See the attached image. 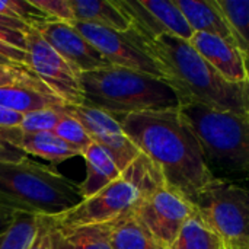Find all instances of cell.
<instances>
[{
	"mask_svg": "<svg viewBox=\"0 0 249 249\" xmlns=\"http://www.w3.org/2000/svg\"><path fill=\"white\" fill-rule=\"evenodd\" d=\"M175 3L194 34L216 35L236 45L231 23L217 0H175Z\"/></svg>",
	"mask_w": 249,
	"mask_h": 249,
	"instance_id": "9a60e30c",
	"label": "cell"
},
{
	"mask_svg": "<svg viewBox=\"0 0 249 249\" xmlns=\"http://www.w3.org/2000/svg\"><path fill=\"white\" fill-rule=\"evenodd\" d=\"M22 114L9 111L3 107H0V125L1 127H19L22 121Z\"/></svg>",
	"mask_w": 249,
	"mask_h": 249,
	"instance_id": "d6a6232c",
	"label": "cell"
},
{
	"mask_svg": "<svg viewBox=\"0 0 249 249\" xmlns=\"http://www.w3.org/2000/svg\"><path fill=\"white\" fill-rule=\"evenodd\" d=\"M83 105L121 118L144 111L181 108L175 92L162 79L108 66L82 73Z\"/></svg>",
	"mask_w": 249,
	"mask_h": 249,
	"instance_id": "3957f363",
	"label": "cell"
},
{
	"mask_svg": "<svg viewBox=\"0 0 249 249\" xmlns=\"http://www.w3.org/2000/svg\"><path fill=\"white\" fill-rule=\"evenodd\" d=\"M182 115L198 137L207 162L232 172L249 174V114L184 107Z\"/></svg>",
	"mask_w": 249,
	"mask_h": 249,
	"instance_id": "5b68a950",
	"label": "cell"
},
{
	"mask_svg": "<svg viewBox=\"0 0 249 249\" xmlns=\"http://www.w3.org/2000/svg\"><path fill=\"white\" fill-rule=\"evenodd\" d=\"M0 57L13 64L28 67L25 34L0 26Z\"/></svg>",
	"mask_w": 249,
	"mask_h": 249,
	"instance_id": "484cf974",
	"label": "cell"
},
{
	"mask_svg": "<svg viewBox=\"0 0 249 249\" xmlns=\"http://www.w3.org/2000/svg\"><path fill=\"white\" fill-rule=\"evenodd\" d=\"M76 22H85L120 32L131 29V23L115 0H70Z\"/></svg>",
	"mask_w": 249,
	"mask_h": 249,
	"instance_id": "ac0fdd59",
	"label": "cell"
},
{
	"mask_svg": "<svg viewBox=\"0 0 249 249\" xmlns=\"http://www.w3.org/2000/svg\"><path fill=\"white\" fill-rule=\"evenodd\" d=\"M39 217L16 213L12 225L0 233V249H28L38 232Z\"/></svg>",
	"mask_w": 249,
	"mask_h": 249,
	"instance_id": "d4e9b609",
	"label": "cell"
},
{
	"mask_svg": "<svg viewBox=\"0 0 249 249\" xmlns=\"http://www.w3.org/2000/svg\"><path fill=\"white\" fill-rule=\"evenodd\" d=\"M136 36L158 64L163 82L175 92L181 108L201 107L219 112L249 114V82L226 80L190 41L169 34L155 38L139 34Z\"/></svg>",
	"mask_w": 249,
	"mask_h": 249,
	"instance_id": "7a4b0ae2",
	"label": "cell"
},
{
	"mask_svg": "<svg viewBox=\"0 0 249 249\" xmlns=\"http://www.w3.org/2000/svg\"><path fill=\"white\" fill-rule=\"evenodd\" d=\"M82 156L86 162V178L77 185V188L85 200L118 179L121 171L114 163L111 156L96 143H92L82 153Z\"/></svg>",
	"mask_w": 249,
	"mask_h": 249,
	"instance_id": "e0dca14e",
	"label": "cell"
},
{
	"mask_svg": "<svg viewBox=\"0 0 249 249\" xmlns=\"http://www.w3.org/2000/svg\"><path fill=\"white\" fill-rule=\"evenodd\" d=\"M131 23V31L142 36L155 38L174 35L190 41L194 31L175 0H115Z\"/></svg>",
	"mask_w": 249,
	"mask_h": 249,
	"instance_id": "8fae6325",
	"label": "cell"
},
{
	"mask_svg": "<svg viewBox=\"0 0 249 249\" xmlns=\"http://www.w3.org/2000/svg\"><path fill=\"white\" fill-rule=\"evenodd\" d=\"M63 111L85 127L92 142L111 156L121 172L142 153L111 114L88 105H64Z\"/></svg>",
	"mask_w": 249,
	"mask_h": 249,
	"instance_id": "7c38bea8",
	"label": "cell"
},
{
	"mask_svg": "<svg viewBox=\"0 0 249 249\" xmlns=\"http://www.w3.org/2000/svg\"><path fill=\"white\" fill-rule=\"evenodd\" d=\"M25 155H34L53 163H61L67 159L82 156L79 150L69 146L53 131L48 133H23L16 144Z\"/></svg>",
	"mask_w": 249,
	"mask_h": 249,
	"instance_id": "ffe728a7",
	"label": "cell"
},
{
	"mask_svg": "<svg viewBox=\"0 0 249 249\" xmlns=\"http://www.w3.org/2000/svg\"><path fill=\"white\" fill-rule=\"evenodd\" d=\"M190 44L226 80L232 83L249 82L248 70L239 48L216 35L196 32Z\"/></svg>",
	"mask_w": 249,
	"mask_h": 249,
	"instance_id": "5bb4252c",
	"label": "cell"
},
{
	"mask_svg": "<svg viewBox=\"0 0 249 249\" xmlns=\"http://www.w3.org/2000/svg\"><path fill=\"white\" fill-rule=\"evenodd\" d=\"M235 35V42L244 55L249 76V0H217Z\"/></svg>",
	"mask_w": 249,
	"mask_h": 249,
	"instance_id": "cb8c5ba5",
	"label": "cell"
},
{
	"mask_svg": "<svg viewBox=\"0 0 249 249\" xmlns=\"http://www.w3.org/2000/svg\"><path fill=\"white\" fill-rule=\"evenodd\" d=\"M63 109H39L23 114L19 128L23 133H48L54 131L63 118Z\"/></svg>",
	"mask_w": 249,
	"mask_h": 249,
	"instance_id": "f1b7e54d",
	"label": "cell"
},
{
	"mask_svg": "<svg viewBox=\"0 0 249 249\" xmlns=\"http://www.w3.org/2000/svg\"><path fill=\"white\" fill-rule=\"evenodd\" d=\"M50 226L51 249H111V233L115 222L88 225L77 228L54 226L45 216Z\"/></svg>",
	"mask_w": 249,
	"mask_h": 249,
	"instance_id": "2e32d148",
	"label": "cell"
},
{
	"mask_svg": "<svg viewBox=\"0 0 249 249\" xmlns=\"http://www.w3.org/2000/svg\"><path fill=\"white\" fill-rule=\"evenodd\" d=\"M20 136L22 130L19 127L0 125V162H22L28 159V155L16 147Z\"/></svg>",
	"mask_w": 249,
	"mask_h": 249,
	"instance_id": "f546056e",
	"label": "cell"
},
{
	"mask_svg": "<svg viewBox=\"0 0 249 249\" xmlns=\"http://www.w3.org/2000/svg\"><path fill=\"white\" fill-rule=\"evenodd\" d=\"M28 67L39 82L67 105H83L82 73L64 60L34 28L25 32Z\"/></svg>",
	"mask_w": 249,
	"mask_h": 249,
	"instance_id": "ba28073f",
	"label": "cell"
},
{
	"mask_svg": "<svg viewBox=\"0 0 249 249\" xmlns=\"http://www.w3.org/2000/svg\"><path fill=\"white\" fill-rule=\"evenodd\" d=\"M142 197L136 187L123 175L102 188L95 196L82 200L73 209L48 216L50 222L58 228H77L115 222L134 212Z\"/></svg>",
	"mask_w": 249,
	"mask_h": 249,
	"instance_id": "52a82bcc",
	"label": "cell"
},
{
	"mask_svg": "<svg viewBox=\"0 0 249 249\" xmlns=\"http://www.w3.org/2000/svg\"><path fill=\"white\" fill-rule=\"evenodd\" d=\"M121 175L125 177L136 187L142 200L166 185L160 169L143 153H140L121 172Z\"/></svg>",
	"mask_w": 249,
	"mask_h": 249,
	"instance_id": "603a6c76",
	"label": "cell"
},
{
	"mask_svg": "<svg viewBox=\"0 0 249 249\" xmlns=\"http://www.w3.org/2000/svg\"><path fill=\"white\" fill-rule=\"evenodd\" d=\"M0 63H4V64H13V63H10V61H7L6 58H3V57H0ZM26 67V66H25Z\"/></svg>",
	"mask_w": 249,
	"mask_h": 249,
	"instance_id": "d590c367",
	"label": "cell"
},
{
	"mask_svg": "<svg viewBox=\"0 0 249 249\" xmlns=\"http://www.w3.org/2000/svg\"><path fill=\"white\" fill-rule=\"evenodd\" d=\"M111 249H166L163 248L149 229L130 213L121 217L111 233Z\"/></svg>",
	"mask_w": 249,
	"mask_h": 249,
	"instance_id": "44dd1931",
	"label": "cell"
},
{
	"mask_svg": "<svg viewBox=\"0 0 249 249\" xmlns=\"http://www.w3.org/2000/svg\"><path fill=\"white\" fill-rule=\"evenodd\" d=\"M55 136H58L63 142H66L69 146L74 147L76 150L80 152V155L93 143L85 127L71 115L66 114L57 124V127L53 131Z\"/></svg>",
	"mask_w": 249,
	"mask_h": 249,
	"instance_id": "4316f807",
	"label": "cell"
},
{
	"mask_svg": "<svg viewBox=\"0 0 249 249\" xmlns=\"http://www.w3.org/2000/svg\"><path fill=\"white\" fill-rule=\"evenodd\" d=\"M168 249H225L222 238L197 212Z\"/></svg>",
	"mask_w": 249,
	"mask_h": 249,
	"instance_id": "7402d4cb",
	"label": "cell"
},
{
	"mask_svg": "<svg viewBox=\"0 0 249 249\" xmlns=\"http://www.w3.org/2000/svg\"><path fill=\"white\" fill-rule=\"evenodd\" d=\"M15 216H16V213H13V212L0 210V233H1L3 231H6V229L12 225Z\"/></svg>",
	"mask_w": 249,
	"mask_h": 249,
	"instance_id": "e575fe53",
	"label": "cell"
},
{
	"mask_svg": "<svg viewBox=\"0 0 249 249\" xmlns=\"http://www.w3.org/2000/svg\"><path fill=\"white\" fill-rule=\"evenodd\" d=\"M197 212L194 201L165 185L149 197L140 200L133 213L149 229L156 241L168 249L182 226Z\"/></svg>",
	"mask_w": 249,
	"mask_h": 249,
	"instance_id": "9c48e42d",
	"label": "cell"
},
{
	"mask_svg": "<svg viewBox=\"0 0 249 249\" xmlns=\"http://www.w3.org/2000/svg\"><path fill=\"white\" fill-rule=\"evenodd\" d=\"M39 225L35 239L32 241L31 247L28 249H51V238H50V226L45 216H38Z\"/></svg>",
	"mask_w": 249,
	"mask_h": 249,
	"instance_id": "1f68e13d",
	"label": "cell"
},
{
	"mask_svg": "<svg viewBox=\"0 0 249 249\" xmlns=\"http://www.w3.org/2000/svg\"><path fill=\"white\" fill-rule=\"evenodd\" d=\"M0 26L3 28H9V29H13V31H18V32H28L32 26L26 25L25 22H20V20H16V19H10V18H6V16H1L0 15Z\"/></svg>",
	"mask_w": 249,
	"mask_h": 249,
	"instance_id": "836d02e7",
	"label": "cell"
},
{
	"mask_svg": "<svg viewBox=\"0 0 249 249\" xmlns=\"http://www.w3.org/2000/svg\"><path fill=\"white\" fill-rule=\"evenodd\" d=\"M31 3L53 20L69 25L76 22L70 0H31Z\"/></svg>",
	"mask_w": 249,
	"mask_h": 249,
	"instance_id": "4dcf8cb0",
	"label": "cell"
},
{
	"mask_svg": "<svg viewBox=\"0 0 249 249\" xmlns=\"http://www.w3.org/2000/svg\"><path fill=\"white\" fill-rule=\"evenodd\" d=\"M117 120L136 147L160 169L166 185L191 201L219 179L181 108L144 111Z\"/></svg>",
	"mask_w": 249,
	"mask_h": 249,
	"instance_id": "6da1fadb",
	"label": "cell"
},
{
	"mask_svg": "<svg viewBox=\"0 0 249 249\" xmlns=\"http://www.w3.org/2000/svg\"><path fill=\"white\" fill-rule=\"evenodd\" d=\"M225 249H249V190L217 179L194 201Z\"/></svg>",
	"mask_w": 249,
	"mask_h": 249,
	"instance_id": "8992f818",
	"label": "cell"
},
{
	"mask_svg": "<svg viewBox=\"0 0 249 249\" xmlns=\"http://www.w3.org/2000/svg\"><path fill=\"white\" fill-rule=\"evenodd\" d=\"M0 15L25 22L29 26H36L38 23L53 20L36 9L31 0H0Z\"/></svg>",
	"mask_w": 249,
	"mask_h": 249,
	"instance_id": "83f0119b",
	"label": "cell"
},
{
	"mask_svg": "<svg viewBox=\"0 0 249 249\" xmlns=\"http://www.w3.org/2000/svg\"><path fill=\"white\" fill-rule=\"evenodd\" d=\"M64 105L67 104L53 93L41 92L28 86L0 88V107L22 115L39 109H63Z\"/></svg>",
	"mask_w": 249,
	"mask_h": 249,
	"instance_id": "d6986e66",
	"label": "cell"
},
{
	"mask_svg": "<svg viewBox=\"0 0 249 249\" xmlns=\"http://www.w3.org/2000/svg\"><path fill=\"white\" fill-rule=\"evenodd\" d=\"M71 26L80 32V35H83L111 66L162 79L158 64L143 48L131 29L127 32H120L85 22H74Z\"/></svg>",
	"mask_w": 249,
	"mask_h": 249,
	"instance_id": "30bf717a",
	"label": "cell"
},
{
	"mask_svg": "<svg viewBox=\"0 0 249 249\" xmlns=\"http://www.w3.org/2000/svg\"><path fill=\"white\" fill-rule=\"evenodd\" d=\"M34 29L80 73L111 66L102 54L69 23L47 20L38 23Z\"/></svg>",
	"mask_w": 249,
	"mask_h": 249,
	"instance_id": "4fadbf2b",
	"label": "cell"
},
{
	"mask_svg": "<svg viewBox=\"0 0 249 249\" xmlns=\"http://www.w3.org/2000/svg\"><path fill=\"white\" fill-rule=\"evenodd\" d=\"M74 182L29 159L0 162V210L58 216L82 201Z\"/></svg>",
	"mask_w": 249,
	"mask_h": 249,
	"instance_id": "277c9868",
	"label": "cell"
}]
</instances>
